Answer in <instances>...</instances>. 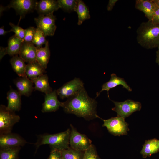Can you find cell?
<instances>
[{"mask_svg": "<svg viewBox=\"0 0 159 159\" xmlns=\"http://www.w3.org/2000/svg\"><path fill=\"white\" fill-rule=\"evenodd\" d=\"M97 102L90 97L85 88L63 102L62 107L65 112L72 114L87 120L100 118L96 111Z\"/></svg>", "mask_w": 159, "mask_h": 159, "instance_id": "1", "label": "cell"}, {"mask_svg": "<svg viewBox=\"0 0 159 159\" xmlns=\"http://www.w3.org/2000/svg\"><path fill=\"white\" fill-rule=\"evenodd\" d=\"M136 32L137 41L143 47L149 49L159 46V24L149 21L143 22Z\"/></svg>", "mask_w": 159, "mask_h": 159, "instance_id": "2", "label": "cell"}, {"mask_svg": "<svg viewBox=\"0 0 159 159\" xmlns=\"http://www.w3.org/2000/svg\"><path fill=\"white\" fill-rule=\"evenodd\" d=\"M71 129H68L66 131L54 134H44L39 135L35 143L37 149L40 146L48 144L51 149L62 150L70 147L69 140Z\"/></svg>", "mask_w": 159, "mask_h": 159, "instance_id": "3", "label": "cell"}, {"mask_svg": "<svg viewBox=\"0 0 159 159\" xmlns=\"http://www.w3.org/2000/svg\"><path fill=\"white\" fill-rule=\"evenodd\" d=\"M20 120L15 112L1 105L0 106V135L11 133L14 125Z\"/></svg>", "mask_w": 159, "mask_h": 159, "instance_id": "4", "label": "cell"}, {"mask_svg": "<svg viewBox=\"0 0 159 159\" xmlns=\"http://www.w3.org/2000/svg\"><path fill=\"white\" fill-rule=\"evenodd\" d=\"M101 119L104 122L102 126L106 127L108 132L114 136L126 135L129 130L128 124L121 117L117 116L107 120Z\"/></svg>", "mask_w": 159, "mask_h": 159, "instance_id": "5", "label": "cell"}, {"mask_svg": "<svg viewBox=\"0 0 159 159\" xmlns=\"http://www.w3.org/2000/svg\"><path fill=\"white\" fill-rule=\"evenodd\" d=\"M112 101L115 105V107L112 108V110L117 113V116L125 119L133 112L140 110L142 107L140 102L130 99L122 102Z\"/></svg>", "mask_w": 159, "mask_h": 159, "instance_id": "6", "label": "cell"}, {"mask_svg": "<svg viewBox=\"0 0 159 159\" xmlns=\"http://www.w3.org/2000/svg\"><path fill=\"white\" fill-rule=\"evenodd\" d=\"M84 88V83L79 78L75 77L64 84L56 90L57 95L62 99L74 96Z\"/></svg>", "mask_w": 159, "mask_h": 159, "instance_id": "7", "label": "cell"}, {"mask_svg": "<svg viewBox=\"0 0 159 159\" xmlns=\"http://www.w3.org/2000/svg\"><path fill=\"white\" fill-rule=\"evenodd\" d=\"M70 127V147L75 150L85 151L92 145L91 140L85 135L78 132L72 124Z\"/></svg>", "mask_w": 159, "mask_h": 159, "instance_id": "8", "label": "cell"}, {"mask_svg": "<svg viewBox=\"0 0 159 159\" xmlns=\"http://www.w3.org/2000/svg\"><path fill=\"white\" fill-rule=\"evenodd\" d=\"M56 19L53 13L39 15L34 19L37 27L43 32L46 37L54 35L57 27L55 24Z\"/></svg>", "mask_w": 159, "mask_h": 159, "instance_id": "9", "label": "cell"}, {"mask_svg": "<svg viewBox=\"0 0 159 159\" xmlns=\"http://www.w3.org/2000/svg\"><path fill=\"white\" fill-rule=\"evenodd\" d=\"M27 143L24 138L17 134L11 132L0 135V149L21 147Z\"/></svg>", "mask_w": 159, "mask_h": 159, "instance_id": "10", "label": "cell"}, {"mask_svg": "<svg viewBox=\"0 0 159 159\" xmlns=\"http://www.w3.org/2000/svg\"><path fill=\"white\" fill-rule=\"evenodd\" d=\"M24 42V39L18 37L15 35L10 37L8 40V46L7 47L4 48L0 47V60L4 55L7 54L11 56L19 54Z\"/></svg>", "mask_w": 159, "mask_h": 159, "instance_id": "11", "label": "cell"}, {"mask_svg": "<svg viewBox=\"0 0 159 159\" xmlns=\"http://www.w3.org/2000/svg\"><path fill=\"white\" fill-rule=\"evenodd\" d=\"M37 1L33 0H13L8 7L13 8L22 17L35 9Z\"/></svg>", "mask_w": 159, "mask_h": 159, "instance_id": "12", "label": "cell"}, {"mask_svg": "<svg viewBox=\"0 0 159 159\" xmlns=\"http://www.w3.org/2000/svg\"><path fill=\"white\" fill-rule=\"evenodd\" d=\"M56 90L45 94L41 110L42 112H55L62 107V102L58 100Z\"/></svg>", "mask_w": 159, "mask_h": 159, "instance_id": "13", "label": "cell"}, {"mask_svg": "<svg viewBox=\"0 0 159 159\" xmlns=\"http://www.w3.org/2000/svg\"><path fill=\"white\" fill-rule=\"evenodd\" d=\"M37 48L32 42H24L19 53L20 56L28 63L37 61Z\"/></svg>", "mask_w": 159, "mask_h": 159, "instance_id": "14", "label": "cell"}, {"mask_svg": "<svg viewBox=\"0 0 159 159\" xmlns=\"http://www.w3.org/2000/svg\"><path fill=\"white\" fill-rule=\"evenodd\" d=\"M119 85H122L123 88H125L128 91H132V89L128 85L123 78L118 77L115 74L113 73L111 74V77L109 80L102 85L101 90L99 92L97 93L96 97H98L101 92L105 90L107 91L108 96L109 98V91L110 90Z\"/></svg>", "mask_w": 159, "mask_h": 159, "instance_id": "15", "label": "cell"}, {"mask_svg": "<svg viewBox=\"0 0 159 159\" xmlns=\"http://www.w3.org/2000/svg\"><path fill=\"white\" fill-rule=\"evenodd\" d=\"M14 82L21 95L29 96L34 89L33 82L26 76L17 78Z\"/></svg>", "mask_w": 159, "mask_h": 159, "instance_id": "16", "label": "cell"}, {"mask_svg": "<svg viewBox=\"0 0 159 159\" xmlns=\"http://www.w3.org/2000/svg\"><path fill=\"white\" fill-rule=\"evenodd\" d=\"M59 8L57 1L41 0L37 1L35 9L39 15H45L53 13Z\"/></svg>", "mask_w": 159, "mask_h": 159, "instance_id": "17", "label": "cell"}, {"mask_svg": "<svg viewBox=\"0 0 159 159\" xmlns=\"http://www.w3.org/2000/svg\"><path fill=\"white\" fill-rule=\"evenodd\" d=\"M156 5L152 0H137L135 8L143 12L148 21H151Z\"/></svg>", "mask_w": 159, "mask_h": 159, "instance_id": "18", "label": "cell"}, {"mask_svg": "<svg viewBox=\"0 0 159 159\" xmlns=\"http://www.w3.org/2000/svg\"><path fill=\"white\" fill-rule=\"evenodd\" d=\"M8 104L7 107L14 112L19 111L21 107V95L11 87L7 93Z\"/></svg>", "mask_w": 159, "mask_h": 159, "instance_id": "19", "label": "cell"}, {"mask_svg": "<svg viewBox=\"0 0 159 159\" xmlns=\"http://www.w3.org/2000/svg\"><path fill=\"white\" fill-rule=\"evenodd\" d=\"M45 69L37 61L28 63L25 68V74L29 79L32 80L45 72Z\"/></svg>", "mask_w": 159, "mask_h": 159, "instance_id": "20", "label": "cell"}, {"mask_svg": "<svg viewBox=\"0 0 159 159\" xmlns=\"http://www.w3.org/2000/svg\"><path fill=\"white\" fill-rule=\"evenodd\" d=\"M37 49L36 61L46 69L50 55L48 42L45 44L44 47L37 48Z\"/></svg>", "mask_w": 159, "mask_h": 159, "instance_id": "21", "label": "cell"}, {"mask_svg": "<svg viewBox=\"0 0 159 159\" xmlns=\"http://www.w3.org/2000/svg\"><path fill=\"white\" fill-rule=\"evenodd\" d=\"M34 84V89L47 94L53 90L50 86L47 74H43L32 80Z\"/></svg>", "mask_w": 159, "mask_h": 159, "instance_id": "22", "label": "cell"}, {"mask_svg": "<svg viewBox=\"0 0 159 159\" xmlns=\"http://www.w3.org/2000/svg\"><path fill=\"white\" fill-rule=\"evenodd\" d=\"M159 151V140L155 138L146 140L140 152L143 157L150 156Z\"/></svg>", "mask_w": 159, "mask_h": 159, "instance_id": "23", "label": "cell"}, {"mask_svg": "<svg viewBox=\"0 0 159 159\" xmlns=\"http://www.w3.org/2000/svg\"><path fill=\"white\" fill-rule=\"evenodd\" d=\"M25 61L17 55L13 56L10 60L13 70L20 77L26 76L25 68L26 65Z\"/></svg>", "mask_w": 159, "mask_h": 159, "instance_id": "24", "label": "cell"}, {"mask_svg": "<svg viewBox=\"0 0 159 159\" xmlns=\"http://www.w3.org/2000/svg\"><path fill=\"white\" fill-rule=\"evenodd\" d=\"M75 11L78 15V25H81L84 21L90 18L89 9L82 0H77Z\"/></svg>", "mask_w": 159, "mask_h": 159, "instance_id": "25", "label": "cell"}, {"mask_svg": "<svg viewBox=\"0 0 159 159\" xmlns=\"http://www.w3.org/2000/svg\"><path fill=\"white\" fill-rule=\"evenodd\" d=\"M61 151L63 159H83L85 153L70 147Z\"/></svg>", "mask_w": 159, "mask_h": 159, "instance_id": "26", "label": "cell"}, {"mask_svg": "<svg viewBox=\"0 0 159 159\" xmlns=\"http://www.w3.org/2000/svg\"><path fill=\"white\" fill-rule=\"evenodd\" d=\"M21 147L0 149V159H18Z\"/></svg>", "mask_w": 159, "mask_h": 159, "instance_id": "27", "label": "cell"}, {"mask_svg": "<svg viewBox=\"0 0 159 159\" xmlns=\"http://www.w3.org/2000/svg\"><path fill=\"white\" fill-rule=\"evenodd\" d=\"M45 37L43 32L39 28L37 27L32 42L36 45L37 48L42 47L48 41L46 39Z\"/></svg>", "mask_w": 159, "mask_h": 159, "instance_id": "28", "label": "cell"}, {"mask_svg": "<svg viewBox=\"0 0 159 159\" xmlns=\"http://www.w3.org/2000/svg\"><path fill=\"white\" fill-rule=\"evenodd\" d=\"M57 1L59 8L69 12L75 11L77 0H58Z\"/></svg>", "mask_w": 159, "mask_h": 159, "instance_id": "29", "label": "cell"}, {"mask_svg": "<svg viewBox=\"0 0 159 159\" xmlns=\"http://www.w3.org/2000/svg\"><path fill=\"white\" fill-rule=\"evenodd\" d=\"M83 159H101L98 155L95 146L92 144L85 151Z\"/></svg>", "mask_w": 159, "mask_h": 159, "instance_id": "30", "label": "cell"}, {"mask_svg": "<svg viewBox=\"0 0 159 159\" xmlns=\"http://www.w3.org/2000/svg\"><path fill=\"white\" fill-rule=\"evenodd\" d=\"M19 24L17 25H16L11 22L9 23V24L12 27L9 31L10 32H14L15 33V35L17 37L24 39L25 36V29L19 26Z\"/></svg>", "mask_w": 159, "mask_h": 159, "instance_id": "31", "label": "cell"}, {"mask_svg": "<svg viewBox=\"0 0 159 159\" xmlns=\"http://www.w3.org/2000/svg\"><path fill=\"white\" fill-rule=\"evenodd\" d=\"M36 28L34 27H30L25 29L24 41L26 42H32L36 31Z\"/></svg>", "mask_w": 159, "mask_h": 159, "instance_id": "32", "label": "cell"}, {"mask_svg": "<svg viewBox=\"0 0 159 159\" xmlns=\"http://www.w3.org/2000/svg\"><path fill=\"white\" fill-rule=\"evenodd\" d=\"M48 159H63L61 151L56 149H51Z\"/></svg>", "mask_w": 159, "mask_h": 159, "instance_id": "33", "label": "cell"}, {"mask_svg": "<svg viewBox=\"0 0 159 159\" xmlns=\"http://www.w3.org/2000/svg\"><path fill=\"white\" fill-rule=\"evenodd\" d=\"M151 21L154 24H159V8L156 5Z\"/></svg>", "mask_w": 159, "mask_h": 159, "instance_id": "34", "label": "cell"}, {"mask_svg": "<svg viewBox=\"0 0 159 159\" xmlns=\"http://www.w3.org/2000/svg\"><path fill=\"white\" fill-rule=\"evenodd\" d=\"M117 0H110L107 6V9L108 11H111L113 9Z\"/></svg>", "mask_w": 159, "mask_h": 159, "instance_id": "35", "label": "cell"}, {"mask_svg": "<svg viewBox=\"0 0 159 159\" xmlns=\"http://www.w3.org/2000/svg\"><path fill=\"white\" fill-rule=\"evenodd\" d=\"M10 32L9 31H6L4 30V27L3 26L0 28V35H4L7 33Z\"/></svg>", "mask_w": 159, "mask_h": 159, "instance_id": "36", "label": "cell"}, {"mask_svg": "<svg viewBox=\"0 0 159 159\" xmlns=\"http://www.w3.org/2000/svg\"><path fill=\"white\" fill-rule=\"evenodd\" d=\"M158 47V49L156 52V62L159 65V46Z\"/></svg>", "mask_w": 159, "mask_h": 159, "instance_id": "37", "label": "cell"}, {"mask_svg": "<svg viewBox=\"0 0 159 159\" xmlns=\"http://www.w3.org/2000/svg\"><path fill=\"white\" fill-rule=\"evenodd\" d=\"M155 5L159 8V0H152Z\"/></svg>", "mask_w": 159, "mask_h": 159, "instance_id": "38", "label": "cell"}]
</instances>
